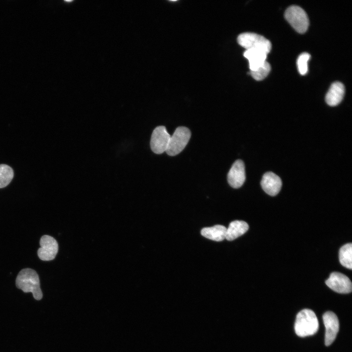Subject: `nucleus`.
I'll return each instance as SVG.
<instances>
[{
    "mask_svg": "<svg viewBox=\"0 0 352 352\" xmlns=\"http://www.w3.org/2000/svg\"><path fill=\"white\" fill-rule=\"evenodd\" d=\"M16 285L25 293L31 292L36 300H40L43 297L39 276L32 269L21 270L17 276Z\"/></svg>",
    "mask_w": 352,
    "mask_h": 352,
    "instance_id": "f257e3e1",
    "label": "nucleus"
},
{
    "mask_svg": "<svg viewBox=\"0 0 352 352\" xmlns=\"http://www.w3.org/2000/svg\"><path fill=\"white\" fill-rule=\"evenodd\" d=\"M319 324L315 313L311 309H304L297 315L294 330L300 337H306L314 334L318 330Z\"/></svg>",
    "mask_w": 352,
    "mask_h": 352,
    "instance_id": "f03ea898",
    "label": "nucleus"
},
{
    "mask_svg": "<svg viewBox=\"0 0 352 352\" xmlns=\"http://www.w3.org/2000/svg\"><path fill=\"white\" fill-rule=\"evenodd\" d=\"M285 17L291 26L298 33H304L309 25V20L306 12L300 7L292 5L287 8Z\"/></svg>",
    "mask_w": 352,
    "mask_h": 352,
    "instance_id": "7ed1b4c3",
    "label": "nucleus"
},
{
    "mask_svg": "<svg viewBox=\"0 0 352 352\" xmlns=\"http://www.w3.org/2000/svg\"><path fill=\"white\" fill-rule=\"evenodd\" d=\"M238 44L246 49L255 48L263 50L267 54L271 49L270 42L262 35L250 32L240 34L237 38Z\"/></svg>",
    "mask_w": 352,
    "mask_h": 352,
    "instance_id": "20e7f679",
    "label": "nucleus"
},
{
    "mask_svg": "<svg viewBox=\"0 0 352 352\" xmlns=\"http://www.w3.org/2000/svg\"><path fill=\"white\" fill-rule=\"evenodd\" d=\"M191 137V132L185 127H179L170 136L166 153L170 156L180 153L185 147Z\"/></svg>",
    "mask_w": 352,
    "mask_h": 352,
    "instance_id": "39448f33",
    "label": "nucleus"
},
{
    "mask_svg": "<svg viewBox=\"0 0 352 352\" xmlns=\"http://www.w3.org/2000/svg\"><path fill=\"white\" fill-rule=\"evenodd\" d=\"M170 136L164 126H160L155 128L152 134L150 141L153 152L156 154L166 152Z\"/></svg>",
    "mask_w": 352,
    "mask_h": 352,
    "instance_id": "423d86ee",
    "label": "nucleus"
},
{
    "mask_svg": "<svg viewBox=\"0 0 352 352\" xmlns=\"http://www.w3.org/2000/svg\"><path fill=\"white\" fill-rule=\"evenodd\" d=\"M41 247L37 251L39 258L43 261L53 260L58 251V244L56 240L49 235L43 236L40 241Z\"/></svg>",
    "mask_w": 352,
    "mask_h": 352,
    "instance_id": "0eeeda50",
    "label": "nucleus"
},
{
    "mask_svg": "<svg viewBox=\"0 0 352 352\" xmlns=\"http://www.w3.org/2000/svg\"><path fill=\"white\" fill-rule=\"evenodd\" d=\"M326 284L333 291L343 294L349 293L352 291V285L350 279L344 274L334 272L326 281Z\"/></svg>",
    "mask_w": 352,
    "mask_h": 352,
    "instance_id": "6e6552de",
    "label": "nucleus"
},
{
    "mask_svg": "<svg viewBox=\"0 0 352 352\" xmlns=\"http://www.w3.org/2000/svg\"><path fill=\"white\" fill-rule=\"evenodd\" d=\"M323 320L326 328L325 344L330 345L335 340L339 329V320L333 312H326L323 315Z\"/></svg>",
    "mask_w": 352,
    "mask_h": 352,
    "instance_id": "1a4fd4ad",
    "label": "nucleus"
},
{
    "mask_svg": "<svg viewBox=\"0 0 352 352\" xmlns=\"http://www.w3.org/2000/svg\"><path fill=\"white\" fill-rule=\"evenodd\" d=\"M229 185L234 188L241 187L245 180V167L243 161L237 160L232 165L227 175Z\"/></svg>",
    "mask_w": 352,
    "mask_h": 352,
    "instance_id": "9d476101",
    "label": "nucleus"
},
{
    "mask_svg": "<svg viewBox=\"0 0 352 352\" xmlns=\"http://www.w3.org/2000/svg\"><path fill=\"white\" fill-rule=\"evenodd\" d=\"M261 185L266 193L270 196H274L280 192L282 182L281 178L277 175L269 172L264 175Z\"/></svg>",
    "mask_w": 352,
    "mask_h": 352,
    "instance_id": "9b49d317",
    "label": "nucleus"
},
{
    "mask_svg": "<svg viewBox=\"0 0 352 352\" xmlns=\"http://www.w3.org/2000/svg\"><path fill=\"white\" fill-rule=\"evenodd\" d=\"M267 53L265 51L255 48L246 49L243 56L248 59L250 71H254L266 62Z\"/></svg>",
    "mask_w": 352,
    "mask_h": 352,
    "instance_id": "f8f14e48",
    "label": "nucleus"
},
{
    "mask_svg": "<svg viewBox=\"0 0 352 352\" xmlns=\"http://www.w3.org/2000/svg\"><path fill=\"white\" fill-rule=\"evenodd\" d=\"M345 94L344 85L339 82L331 84L326 95V102L330 106H335L342 100Z\"/></svg>",
    "mask_w": 352,
    "mask_h": 352,
    "instance_id": "ddd939ff",
    "label": "nucleus"
},
{
    "mask_svg": "<svg viewBox=\"0 0 352 352\" xmlns=\"http://www.w3.org/2000/svg\"><path fill=\"white\" fill-rule=\"evenodd\" d=\"M248 224L242 220H234L230 223L226 228L225 239L229 241H233L242 235L248 230Z\"/></svg>",
    "mask_w": 352,
    "mask_h": 352,
    "instance_id": "4468645a",
    "label": "nucleus"
},
{
    "mask_svg": "<svg viewBox=\"0 0 352 352\" xmlns=\"http://www.w3.org/2000/svg\"><path fill=\"white\" fill-rule=\"evenodd\" d=\"M200 233L202 236L208 239L220 242L225 239L226 228L223 225H216L203 228Z\"/></svg>",
    "mask_w": 352,
    "mask_h": 352,
    "instance_id": "2eb2a0df",
    "label": "nucleus"
},
{
    "mask_svg": "<svg viewBox=\"0 0 352 352\" xmlns=\"http://www.w3.org/2000/svg\"><path fill=\"white\" fill-rule=\"evenodd\" d=\"M339 259L340 264L344 267L351 269L352 268V244L347 243L342 246L339 252Z\"/></svg>",
    "mask_w": 352,
    "mask_h": 352,
    "instance_id": "dca6fc26",
    "label": "nucleus"
},
{
    "mask_svg": "<svg viewBox=\"0 0 352 352\" xmlns=\"http://www.w3.org/2000/svg\"><path fill=\"white\" fill-rule=\"evenodd\" d=\"M14 172L6 164H0V188L7 186L13 178Z\"/></svg>",
    "mask_w": 352,
    "mask_h": 352,
    "instance_id": "f3484780",
    "label": "nucleus"
},
{
    "mask_svg": "<svg viewBox=\"0 0 352 352\" xmlns=\"http://www.w3.org/2000/svg\"><path fill=\"white\" fill-rule=\"evenodd\" d=\"M271 70L270 65L265 62L263 65L254 71H250L252 77L257 81H261L264 79L269 74Z\"/></svg>",
    "mask_w": 352,
    "mask_h": 352,
    "instance_id": "a211bd4d",
    "label": "nucleus"
},
{
    "mask_svg": "<svg viewBox=\"0 0 352 352\" xmlns=\"http://www.w3.org/2000/svg\"><path fill=\"white\" fill-rule=\"evenodd\" d=\"M310 58V54L306 52L301 54L298 57L297 65L298 71L301 75L307 74L308 71V62Z\"/></svg>",
    "mask_w": 352,
    "mask_h": 352,
    "instance_id": "6ab92c4d",
    "label": "nucleus"
}]
</instances>
